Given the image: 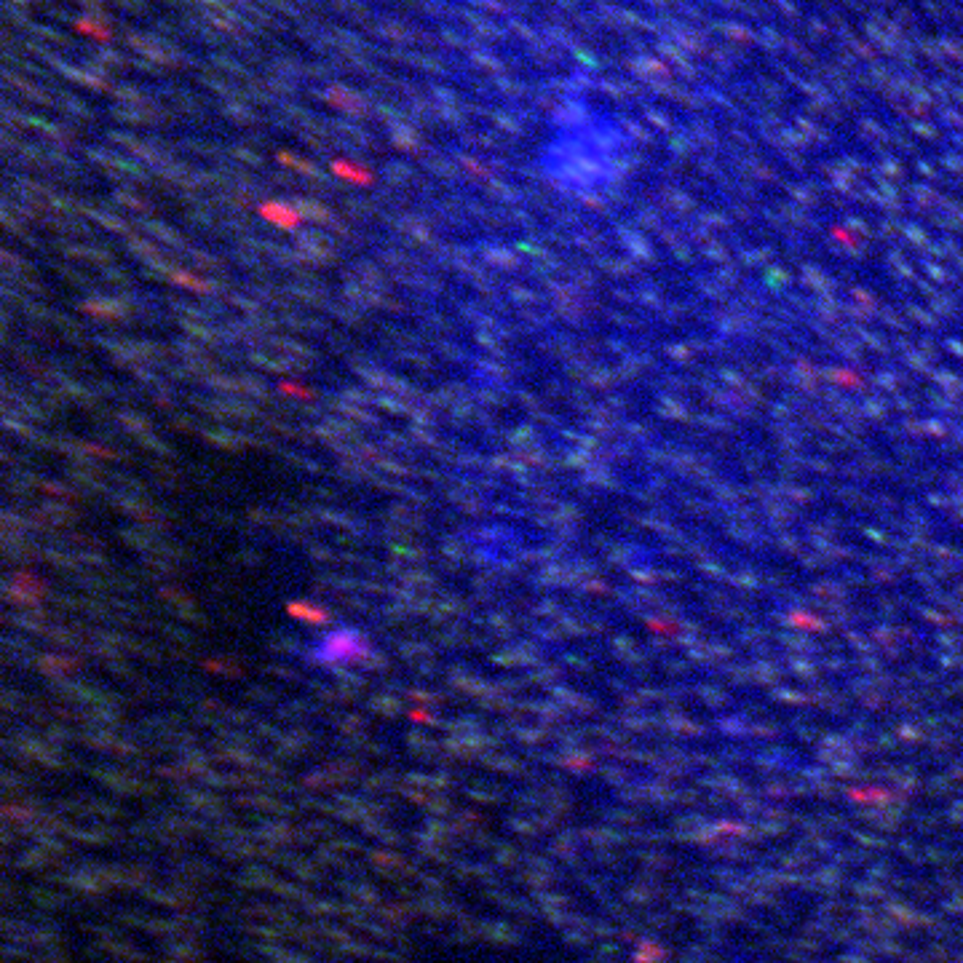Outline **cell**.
I'll return each mask as SVG.
<instances>
[{
	"instance_id": "cell-1",
	"label": "cell",
	"mask_w": 963,
	"mask_h": 963,
	"mask_svg": "<svg viewBox=\"0 0 963 963\" xmlns=\"http://www.w3.org/2000/svg\"><path fill=\"white\" fill-rule=\"evenodd\" d=\"M367 648L364 634L354 626H340L332 629L324 637L313 642V659L321 664H340V661H354L359 659Z\"/></svg>"
}]
</instances>
